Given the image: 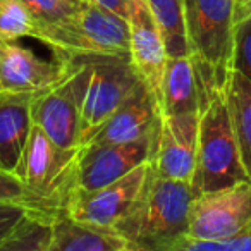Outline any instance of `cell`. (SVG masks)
I'll return each instance as SVG.
<instances>
[{
	"mask_svg": "<svg viewBox=\"0 0 251 251\" xmlns=\"http://www.w3.org/2000/svg\"><path fill=\"white\" fill-rule=\"evenodd\" d=\"M171 251H251V229L232 239L215 241V243L184 237Z\"/></svg>",
	"mask_w": 251,
	"mask_h": 251,
	"instance_id": "obj_24",
	"label": "cell"
},
{
	"mask_svg": "<svg viewBox=\"0 0 251 251\" xmlns=\"http://www.w3.org/2000/svg\"><path fill=\"white\" fill-rule=\"evenodd\" d=\"M127 243L114 229L86 226L67 215L53 220L47 251H127Z\"/></svg>",
	"mask_w": 251,
	"mask_h": 251,
	"instance_id": "obj_17",
	"label": "cell"
},
{
	"mask_svg": "<svg viewBox=\"0 0 251 251\" xmlns=\"http://www.w3.org/2000/svg\"><path fill=\"white\" fill-rule=\"evenodd\" d=\"M162 110L143 83L114 110L86 145H122L151 136L160 127Z\"/></svg>",
	"mask_w": 251,
	"mask_h": 251,
	"instance_id": "obj_14",
	"label": "cell"
},
{
	"mask_svg": "<svg viewBox=\"0 0 251 251\" xmlns=\"http://www.w3.org/2000/svg\"><path fill=\"white\" fill-rule=\"evenodd\" d=\"M52 230L53 220L28 215L5 239L0 241V251H47Z\"/></svg>",
	"mask_w": 251,
	"mask_h": 251,
	"instance_id": "obj_20",
	"label": "cell"
},
{
	"mask_svg": "<svg viewBox=\"0 0 251 251\" xmlns=\"http://www.w3.org/2000/svg\"><path fill=\"white\" fill-rule=\"evenodd\" d=\"M150 167L151 162H147L119 181L91 191L76 188L64 215L86 226L115 229L136 205Z\"/></svg>",
	"mask_w": 251,
	"mask_h": 251,
	"instance_id": "obj_9",
	"label": "cell"
},
{
	"mask_svg": "<svg viewBox=\"0 0 251 251\" xmlns=\"http://www.w3.org/2000/svg\"><path fill=\"white\" fill-rule=\"evenodd\" d=\"M36 23V28L55 25L74 14L77 5L67 0H19Z\"/></svg>",
	"mask_w": 251,
	"mask_h": 251,
	"instance_id": "obj_22",
	"label": "cell"
},
{
	"mask_svg": "<svg viewBox=\"0 0 251 251\" xmlns=\"http://www.w3.org/2000/svg\"><path fill=\"white\" fill-rule=\"evenodd\" d=\"M162 115L200 114L201 95L191 57L169 59L162 81Z\"/></svg>",
	"mask_w": 251,
	"mask_h": 251,
	"instance_id": "obj_16",
	"label": "cell"
},
{
	"mask_svg": "<svg viewBox=\"0 0 251 251\" xmlns=\"http://www.w3.org/2000/svg\"><path fill=\"white\" fill-rule=\"evenodd\" d=\"M200 114L162 115L151 169L164 179L191 184L198 150Z\"/></svg>",
	"mask_w": 251,
	"mask_h": 251,
	"instance_id": "obj_13",
	"label": "cell"
},
{
	"mask_svg": "<svg viewBox=\"0 0 251 251\" xmlns=\"http://www.w3.org/2000/svg\"><path fill=\"white\" fill-rule=\"evenodd\" d=\"M0 203H16V205H23L31 210L29 196L23 182L19 181L14 172L4 171V169H0Z\"/></svg>",
	"mask_w": 251,
	"mask_h": 251,
	"instance_id": "obj_25",
	"label": "cell"
},
{
	"mask_svg": "<svg viewBox=\"0 0 251 251\" xmlns=\"http://www.w3.org/2000/svg\"><path fill=\"white\" fill-rule=\"evenodd\" d=\"M147 4L160 28L169 59L189 57L184 2L182 0H147Z\"/></svg>",
	"mask_w": 251,
	"mask_h": 251,
	"instance_id": "obj_19",
	"label": "cell"
},
{
	"mask_svg": "<svg viewBox=\"0 0 251 251\" xmlns=\"http://www.w3.org/2000/svg\"><path fill=\"white\" fill-rule=\"evenodd\" d=\"M28 215L36 213L16 203H0V241L5 239Z\"/></svg>",
	"mask_w": 251,
	"mask_h": 251,
	"instance_id": "obj_26",
	"label": "cell"
},
{
	"mask_svg": "<svg viewBox=\"0 0 251 251\" xmlns=\"http://www.w3.org/2000/svg\"><path fill=\"white\" fill-rule=\"evenodd\" d=\"M251 229V181L193 196L188 237L227 241Z\"/></svg>",
	"mask_w": 251,
	"mask_h": 251,
	"instance_id": "obj_8",
	"label": "cell"
},
{
	"mask_svg": "<svg viewBox=\"0 0 251 251\" xmlns=\"http://www.w3.org/2000/svg\"><path fill=\"white\" fill-rule=\"evenodd\" d=\"M36 35V23L19 0H0V42Z\"/></svg>",
	"mask_w": 251,
	"mask_h": 251,
	"instance_id": "obj_21",
	"label": "cell"
},
{
	"mask_svg": "<svg viewBox=\"0 0 251 251\" xmlns=\"http://www.w3.org/2000/svg\"><path fill=\"white\" fill-rule=\"evenodd\" d=\"M250 181L241 160L227 95H215L200 110L193 196Z\"/></svg>",
	"mask_w": 251,
	"mask_h": 251,
	"instance_id": "obj_5",
	"label": "cell"
},
{
	"mask_svg": "<svg viewBox=\"0 0 251 251\" xmlns=\"http://www.w3.org/2000/svg\"><path fill=\"white\" fill-rule=\"evenodd\" d=\"M36 40L60 59L129 57V23L112 11L81 0L73 16L36 28Z\"/></svg>",
	"mask_w": 251,
	"mask_h": 251,
	"instance_id": "obj_4",
	"label": "cell"
},
{
	"mask_svg": "<svg viewBox=\"0 0 251 251\" xmlns=\"http://www.w3.org/2000/svg\"><path fill=\"white\" fill-rule=\"evenodd\" d=\"M90 64L81 117V147L90 143L105 121L143 81L129 57H79Z\"/></svg>",
	"mask_w": 251,
	"mask_h": 251,
	"instance_id": "obj_7",
	"label": "cell"
},
{
	"mask_svg": "<svg viewBox=\"0 0 251 251\" xmlns=\"http://www.w3.org/2000/svg\"><path fill=\"white\" fill-rule=\"evenodd\" d=\"M71 60V71L60 83L31 100L33 126L62 148H81V117L90 81L86 59Z\"/></svg>",
	"mask_w": 251,
	"mask_h": 251,
	"instance_id": "obj_6",
	"label": "cell"
},
{
	"mask_svg": "<svg viewBox=\"0 0 251 251\" xmlns=\"http://www.w3.org/2000/svg\"><path fill=\"white\" fill-rule=\"evenodd\" d=\"M129 59L145 86L155 97L158 107L162 101V81L167 66V50L160 28L147 0H129Z\"/></svg>",
	"mask_w": 251,
	"mask_h": 251,
	"instance_id": "obj_12",
	"label": "cell"
},
{
	"mask_svg": "<svg viewBox=\"0 0 251 251\" xmlns=\"http://www.w3.org/2000/svg\"><path fill=\"white\" fill-rule=\"evenodd\" d=\"M191 201L189 182L164 179L150 167L134 208L114 230L133 251H171L188 237Z\"/></svg>",
	"mask_w": 251,
	"mask_h": 251,
	"instance_id": "obj_2",
	"label": "cell"
},
{
	"mask_svg": "<svg viewBox=\"0 0 251 251\" xmlns=\"http://www.w3.org/2000/svg\"><path fill=\"white\" fill-rule=\"evenodd\" d=\"M71 60H45L18 42H0V91L2 93H43L67 76Z\"/></svg>",
	"mask_w": 251,
	"mask_h": 251,
	"instance_id": "obj_11",
	"label": "cell"
},
{
	"mask_svg": "<svg viewBox=\"0 0 251 251\" xmlns=\"http://www.w3.org/2000/svg\"><path fill=\"white\" fill-rule=\"evenodd\" d=\"M227 103L236 131L241 160L251 181V83L237 73H234L227 90Z\"/></svg>",
	"mask_w": 251,
	"mask_h": 251,
	"instance_id": "obj_18",
	"label": "cell"
},
{
	"mask_svg": "<svg viewBox=\"0 0 251 251\" xmlns=\"http://www.w3.org/2000/svg\"><path fill=\"white\" fill-rule=\"evenodd\" d=\"M251 12V0H234V18L236 23Z\"/></svg>",
	"mask_w": 251,
	"mask_h": 251,
	"instance_id": "obj_28",
	"label": "cell"
},
{
	"mask_svg": "<svg viewBox=\"0 0 251 251\" xmlns=\"http://www.w3.org/2000/svg\"><path fill=\"white\" fill-rule=\"evenodd\" d=\"M160 127L151 136L122 145H84L77 158V188L98 189L151 162Z\"/></svg>",
	"mask_w": 251,
	"mask_h": 251,
	"instance_id": "obj_10",
	"label": "cell"
},
{
	"mask_svg": "<svg viewBox=\"0 0 251 251\" xmlns=\"http://www.w3.org/2000/svg\"><path fill=\"white\" fill-rule=\"evenodd\" d=\"M86 2L100 5V7L115 12V14L122 16L126 19H127V14H129V0H86Z\"/></svg>",
	"mask_w": 251,
	"mask_h": 251,
	"instance_id": "obj_27",
	"label": "cell"
},
{
	"mask_svg": "<svg viewBox=\"0 0 251 251\" xmlns=\"http://www.w3.org/2000/svg\"><path fill=\"white\" fill-rule=\"evenodd\" d=\"M234 73L251 83V12L236 23L234 33Z\"/></svg>",
	"mask_w": 251,
	"mask_h": 251,
	"instance_id": "obj_23",
	"label": "cell"
},
{
	"mask_svg": "<svg viewBox=\"0 0 251 251\" xmlns=\"http://www.w3.org/2000/svg\"><path fill=\"white\" fill-rule=\"evenodd\" d=\"M33 95L0 91V169L14 172L28 141Z\"/></svg>",
	"mask_w": 251,
	"mask_h": 251,
	"instance_id": "obj_15",
	"label": "cell"
},
{
	"mask_svg": "<svg viewBox=\"0 0 251 251\" xmlns=\"http://www.w3.org/2000/svg\"><path fill=\"white\" fill-rule=\"evenodd\" d=\"M67 2H71V4H79V2H81V0H67Z\"/></svg>",
	"mask_w": 251,
	"mask_h": 251,
	"instance_id": "obj_29",
	"label": "cell"
},
{
	"mask_svg": "<svg viewBox=\"0 0 251 251\" xmlns=\"http://www.w3.org/2000/svg\"><path fill=\"white\" fill-rule=\"evenodd\" d=\"M127 251H133V250H127Z\"/></svg>",
	"mask_w": 251,
	"mask_h": 251,
	"instance_id": "obj_30",
	"label": "cell"
},
{
	"mask_svg": "<svg viewBox=\"0 0 251 251\" xmlns=\"http://www.w3.org/2000/svg\"><path fill=\"white\" fill-rule=\"evenodd\" d=\"M81 148H62L33 126L14 174L26 188L29 206L40 217L55 220L66 213L77 188V158Z\"/></svg>",
	"mask_w": 251,
	"mask_h": 251,
	"instance_id": "obj_3",
	"label": "cell"
},
{
	"mask_svg": "<svg viewBox=\"0 0 251 251\" xmlns=\"http://www.w3.org/2000/svg\"><path fill=\"white\" fill-rule=\"evenodd\" d=\"M189 57L195 64L201 108L227 95L234 76V0H182Z\"/></svg>",
	"mask_w": 251,
	"mask_h": 251,
	"instance_id": "obj_1",
	"label": "cell"
}]
</instances>
